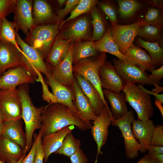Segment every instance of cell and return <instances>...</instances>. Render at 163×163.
Returning <instances> with one entry per match:
<instances>
[{"mask_svg":"<svg viewBox=\"0 0 163 163\" xmlns=\"http://www.w3.org/2000/svg\"><path fill=\"white\" fill-rule=\"evenodd\" d=\"M117 2L120 18L127 21L139 18L149 6L147 0H118Z\"/></svg>","mask_w":163,"mask_h":163,"instance_id":"20","label":"cell"},{"mask_svg":"<svg viewBox=\"0 0 163 163\" xmlns=\"http://www.w3.org/2000/svg\"><path fill=\"white\" fill-rule=\"evenodd\" d=\"M42 136L40 130L35 137L37 148L34 159V163H43L44 154L42 145Z\"/></svg>","mask_w":163,"mask_h":163,"instance_id":"42","label":"cell"},{"mask_svg":"<svg viewBox=\"0 0 163 163\" xmlns=\"http://www.w3.org/2000/svg\"><path fill=\"white\" fill-rule=\"evenodd\" d=\"M150 145L163 146V126L158 124L155 126Z\"/></svg>","mask_w":163,"mask_h":163,"instance_id":"41","label":"cell"},{"mask_svg":"<svg viewBox=\"0 0 163 163\" xmlns=\"http://www.w3.org/2000/svg\"><path fill=\"white\" fill-rule=\"evenodd\" d=\"M142 19L143 25H149L162 28L163 8L149 6L143 12Z\"/></svg>","mask_w":163,"mask_h":163,"instance_id":"34","label":"cell"},{"mask_svg":"<svg viewBox=\"0 0 163 163\" xmlns=\"http://www.w3.org/2000/svg\"><path fill=\"white\" fill-rule=\"evenodd\" d=\"M124 55L133 61L144 71L151 72L155 69L149 55L144 50L133 44Z\"/></svg>","mask_w":163,"mask_h":163,"instance_id":"30","label":"cell"},{"mask_svg":"<svg viewBox=\"0 0 163 163\" xmlns=\"http://www.w3.org/2000/svg\"><path fill=\"white\" fill-rule=\"evenodd\" d=\"M60 23L57 21L54 24L35 26L24 41L46 59L60 30Z\"/></svg>","mask_w":163,"mask_h":163,"instance_id":"3","label":"cell"},{"mask_svg":"<svg viewBox=\"0 0 163 163\" xmlns=\"http://www.w3.org/2000/svg\"><path fill=\"white\" fill-rule=\"evenodd\" d=\"M98 52L93 46L91 40L74 41L72 59L73 65L82 59L97 55Z\"/></svg>","mask_w":163,"mask_h":163,"instance_id":"32","label":"cell"},{"mask_svg":"<svg viewBox=\"0 0 163 163\" xmlns=\"http://www.w3.org/2000/svg\"><path fill=\"white\" fill-rule=\"evenodd\" d=\"M32 5V16L35 26L44 25L47 23L56 22L52 8L46 1L35 0Z\"/></svg>","mask_w":163,"mask_h":163,"instance_id":"25","label":"cell"},{"mask_svg":"<svg viewBox=\"0 0 163 163\" xmlns=\"http://www.w3.org/2000/svg\"><path fill=\"white\" fill-rule=\"evenodd\" d=\"M71 125L85 131L91 129L92 124L79 113L62 104L50 102L44 107L40 129L42 137Z\"/></svg>","mask_w":163,"mask_h":163,"instance_id":"1","label":"cell"},{"mask_svg":"<svg viewBox=\"0 0 163 163\" xmlns=\"http://www.w3.org/2000/svg\"><path fill=\"white\" fill-rule=\"evenodd\" d=\"M74 129V126H68L42 137V145L44 154L45 163L47 162L49 156L61 147L66 135L72 132Z\"/></svg>","mask_w":163,"mask_h":163,"instance_id":"21","label":"cell"},{"mask_svg":"<svg viewBox=\"0 0 163 163\" xmlns=\"http://www.w3.org/2000/svg\"><path fill=\"white\" fill-rule=\"evenodd\" d=\"M98 2V1L96 0H80L78 4L71 12L70 16L61 22L59 29L67 22L76 18L81 15L90 13L93 6L96 5Z\"/></svg>","mask_w":163,"mask_h":163,"instance_id":"38","label":"cell"},{"mask_svg":"<svg viewBox=\"0 0 163 163\" xmlns=\"http://www.w3.org/2000/svg\"><path fill=\"white\" fill-rule=\"evenodd\" d=\"M97 4L107 16L111 25L118 24V8L113 2L109 1H98Z\"/></svg>","mask_w":163,"mask_h":163,"instance_id":"39","label":"cell"},{"mask_svg":"<svg viewBox=\"0 0 163 163\" xmlns=\"http://www.w3.org/2000/svg\"><path fill=\"white\" fill-rule=\"evenodd\" d=\"M77 82L88 99L96 116L106 107L99 92L89 81L82 76L74 74Z\"/></svg>","mask_w":163,"mask_h":163,"instance_id":"23","label":"cell"},{"mask_svg":"<svg viewBox=\"0 0 163 163\" xmlns=\"http://www.w3.org/2000/svg\"><path fill=\"white\" fill-rule=\"evenodd\" d=\"M148 5L155 7L163 8V1L160 0H147Z\"/></svg>","mask_w":163,"mask_h":163,"instance_id":"50","label":"cell"},{"mask_svg":"<svg viewBox=\"0 0 163 163\" xmlns=\"http://www.w3.org/2000/svg\"><path fill=\"white\" fill-rule=\"evenodd\" d=\"M152 120L146 121L134 120L131 124L132 131L135 137L139 144V152L145 153L149 145L155 127Z\"/></svg>","mask_w":163,"mask_h":163,"instance_id":"19","label":"cell"},{"mask_svg":"<svg viewBox=\"0 0 163 163\" xmlns=\"http://www.w3.org/2000/svg\"><path fill=\"white\" fill-rule=\"evenodd\" d=\"M24 150L18 144L6 136L0 137V160L6 163H13L19 160L24 154Z\"/></svg>","mask_w":163,"mask_h":163,"instance_id":"24","label":"cell"},{"mask_svg":"<svg viewBox=\"0 0 163 163\" xmlns=\"http://www.w3.org/2000/svg\"><path fill=\"white\" fill-rule=\"evenodd\" d=\"M100 78L103 89L119 93L123 91L125 85L110 61H106L101 67Z\"/></svg>","mask_w":163,"mask_h":163,"instance_id":"17","label":"cell"},{"mask_svg":"<svg viewBox=\"0 0 163 163\" xmlns=\"http://www.w3.org/2000/svg\"><path fill=\"white\" fill-rule=\"evenodd\" d=\"M81 145L80 141L75 138L71 132L66 135L61 146L54 153L70 157L80 148Z\"/></svg>","mask_w":163,"mask_h":163,"instance_id":"35","label":"cell"},{"mask_svg":"<svg viewBox=\"0 0 163 163\" xmlns=\"http://www.w3.org/2000/svg\"><path fill=\"white\" fill-rule=\"evenodd\" d=\"M151 73L149 75V78L152 83L158 84L163 77V66L156 69H154L151 72Z\"/></svg>","mask_w":163,"mask_h":163,"instance_id":"44","label":"cell"},{"mask_svg":"<svg viewBox=\"0 0 163 163\" xmlns=\"http://www.w3.org/2000/svg\"><path fill=\"white\" fill-rule=\"evenodd\" d=\"M32 0H16L13 8L15 30L27 35L35 26L32 16Z\"/></svg>","mask_w":163,"mask_h":163,"instance_id":"13","label":"cell"},{"mask_svg":"<svg viewBox=\"0 0 163 163\" xmlns=\"http://www.w3.org/2000/svg\"><path fill=\"white\" fill-rule=\"evenodd\" d=\"M162 29L151 25H143L139 28L137 36L146 41L159 42L162 39Z\"/></svg>","mask_w":163,"mask_h":163,"instance_id":"37","label":"cell"},{"mask_svg":"<svg viewBox=\"0 0 163 163\" xmlns=\"http://www.w3.org/2000/svg\"><path fill=\"white\" fill-rule=\"evenodd\" d=\"M106 53L99 52L96 56L82 59L73 66L74 74L82 76L90 82L100 94L108 109L109 108L103 94L100 78V71L107 61Z\"/></svg>","mask_w":163,"mask_h":163,"instance_id":"4","label":"cell"},{"mask_svg":"<svg viewBox=\"0 0 163 163\" xmlns=\"http://www.w3.org/2000/svg\"><path fill=\"white\" fill-rule=\"evenodd\" d=\"M155 88L152 89L151 91L155 94H158L161 92L163 91V87L160 86L158 84H153Z\"/></svg>","mask_w":163,"mask_h":163,"instance_id":"51","label":"cell"},{"mask_svg":"<svg viewBox=\"0 0 163 163\" xmlns=\"http://www.w3.org/2000/svg\"><path fill=\"white\" fill-rule=\"evenodd\" d=\"M15 26L13 22H11L6 18L2 19L0 40L10 43L16 47L24 54L18 45L16 37Z\"/></svg>","mask_w":163,"mask_h":163,"instance_id":"36","label":"cell"},{"mask_svg":"<svg viewBox=\"0 0 163 163\" xmlns=\"http://www.w3.org/2000/svg\"><path fill=\"white\" fill-rule=\"evenodd\" d=\"M37 78L22 66L8 69L0 76V89H10L23 84L34 83Z\"/></svg>","mask_w":163,"mask_h":163,"instance_id":"15","label":"cell"},{"mask_svg":"<svg viewBox=\"0 0 163 163\" xmlns=\"http://www.w3.org/2000/svg\"><path fill=\"white\" fill-rule=\"evenodd\" d=\"M112 117L110 109L105 107L99 115L93 121L91 129L92 135L97 147V156L95 163H97L99 154L102 155L101 151L102 147L104 145L108 135V128L111 125Z\"/></svg>","mask_w":163,"mask_h":163,"instance_id":"11","label":"cell"},{"mask_svg":"<svg viewBox=\"0 0 163 163\" xmlns=\"http://www.w3.org/2000/svg\"><path fill=\"white\" fill-rule=\"evenodd\" d=\"M74 77L73 85L74 93V105L83 117L90 121H94L97 116L93 111L90 102L78 85Z\"/></svg>","mask_w":163,"mask_h":163,"instance_id":"26","label":"cell"},{"mask_svg":"<svg viewBox=\"0 0 163 163\" xmlns=\"http://www.w3.org/2000/svg\"><path fill=\"white\" fill-rule=\"evenodd\" d=\"M90 13L93 28L91 40L95 42L100 39L105 34L107 28V23L103 12L96 5L93 6Z\"/></svg>","mask_w":163,"mask_h":163,"instance_id":"31","label":"cell"},{"mask_svg":"<svg viewBox=\"0 0 163 163\" xmlns=\"http://www.w3.org/2000/svg\"><path fill=\"white\" fill-rule=\"evenodd\" d=\"M2 135L19 145L24 150L26 140L21 119L4 122Z\"/></svg>","mask_w":163,"mask_h":163,"instance_id":"29","label":"cell"},{"mask_svg":"<svg viewBox=\"0 0 163 163\" xmlns=\"http://www.w3.org/2000/svg\"><path fill=\"white\" fill-rule=\"evenodd\" d=\"M138 86L142 90L146 92L149 95H152L155 96V100L160 101L162 104H163V94H155L153 93L151 91L148 90L145 88L143 85L138 84Z\"/></svg>","mask_w":163,"mask_h":163,"instance_id":"48","label":"cell"},{"mask_svg":"<svg viewBox=\"0 0 163 163\" xmlns=\"http://www.w3.org/2000/svg\"><path fill=\"white\" fill-rule=\"evenodd\" d=\"M113 64L117 73L126 84L131 83L152 85L149 75L136 65L126 63L118 59L113 60Z\"/></svg>","mask_w":163,"mask_h":163,"instance_id":"12","label":"cell"},{"mask_svg":"<svg viewBox=\"0 0 163 163\" xmlns=\"http://www.w3.org/2000/svg\"><path fill=\"white\" fill-rule=\"evenodd\" d=\"M136 163H158V162L155 158L146 154L145 155Z\"/></svg>","mask_w":163,"mask_h":163,"instance_id":"49","label":"cell"},{"mask_svg":"<svg viewBox=\"0 0 163 163\" xmlns=\"http://www.w3.org/2000/svg\"><path fill=\"white\" fill-rule=\"evenodd\" d=\"M66 1V0H58L57 1L59 6L60 7H62L65 3Z\"/></svg>","mask_w":163,"mask_h":163,"instance_id":"55","label":"cell"},{"mask_svg":"<svg viewBox=\"0 0 163 163\" xmlns=\"http://www.w3.org/2000/svg\"><path fill=\"white\" fill-rule=\"evenodd\" d=\"M80 0H66L64 8L58 9L57 11V21L61 23L66 16L71 12L79 2Z\"/></svg>","mask_w":163,"mask_h":163,"instance_id":"40","label":"cell"},{"mask_svg":"<svg viewBox=\"0 0 163 163\" xmlns=\"http://www.w3.org/2000/svg\"><path fill=\"white\" fill-rule=\"evenodd\" d=\"M26 156V154L24 153L23 155L19 160L13 163H22L23 160Z\"/></svg>","mask_w":163,"mask_h":163,"instance_id":"56","label":"cell"},{"mask_svg":"<svg viewBox=\"0 0 163 163\" xmlns=\"http://www.w3.org/2000/svg\"><path fill=\"white\" fill-rule=\"evenodd\" d=\"M133 111H128L122 118L112 120L111 125L117 127L120 129L124 139L126 156L128 158L134 159L139 155V144L133 133L131 124L135 120Z\"/></svg>","mask_w":163,"mask_h":163,"instance_id":"7","label":"cell"},{"mask_svg":"<svg viewBox=\"0 0 163 163\" xmlns=\"http://www.w3.org/2000/svg\"><path fill=\"white\" fill-rule=\"evenodd\" d=\"M89 16L86 14L71 20L65 28L60 29L62 30L57 36L72 41L91 40L92 25Z\"/></svg>","mask_w":163,"mask_h":163,"instance_id":"8","label":"cell"},{"mask_svg":"<svg viewBox=\"0 0 163 163\" xmlns=\"http://www.w3.org/2000/svg\"><path fill=\"white\" fill-rule=\"evenodd\" d=\"M123 91L126 102L136 112L137 120L146 121L153 116L154 108L150 95L134 84H126Z\"/></svg>","mask_w":163,"mask_h":163,"instance_id":"5","label":"cell"},{"mask_svg":"<svg viewBox=\"0 0 163 163\" xmlns=\"http://www.w3.org/2000/svg\"><path fill=\"white\" fill-rule=\"evenodd\" d=\"M155 104L156 106L158 107L159 110L162 117H163V107L162 105V103L158 101L155 100Z\"/></svg>","mask_w":163,"mask_h":163,"instance_id":"53","label":"cell"},{"mask_svg":"<svg viewBox=\"0 0 163 163\" xmlns=\"http://www.w3.org/2000/svg\"><path fill=\"white\" fill-rule=\"evenodd\" d=\"M0 163H6L5 162L0 160Z\"/></svg>","mask_w":163,"mask_h":163,"instance_id":"58","label":"cell"},{"mask_svg":"<svg viewBox=\"0 0 163 163\" xmlns=\"http://www.w3.org/2000/svg\"><path fill=\"white\" fill-rule=\"evenodd\" d=\"M4 122V117L0 109V137L2 135Z\"/></svg>","mask_w":163,"mask_h":163,"instance_id":"52","label":"cell"},{"mask_svg":"<svg viewBox=\"0 0 163 163\" xmlns=\"http://www.w3.org/2000/svg\"><path fill=\"white\" fill-rule=\"evenodd\" d=\"M152 157L155 158L158 163H163V154L156 155Z\"/></svg>","mask_w":163,"mask_h":163,"instance_id":"54","label":"cell"},{"mask_svg":"<svg viewBox=\"0 0 163 163\" xmlns=\"http://www.w3.org/2000/svg\"><path fill=\"white\" fill-rule=\"evenodd\" d=\"M137 41L139 44L149 53L155 69L163 66V49L159 46V42H150L140 38Z\"/></svg>","mask_w":163,"mask_h":163,"instance_id":"33","label":"cell"},{"mask_svg":"<svg viewBox=\"0 0 163 163\" xmlns=\"http://www.w3.org/2000/svg\"><path fill=\"white\" fill-rule=\"evenodd\" d=\"M74 41H72L64 59L55 66L46 65L54 78L58 82L69 87H73L74 80L72 59Z\"/></svg>","mask_w":163,"mask_h":163,"instance_id":"14","label":"cell"},{"mask_svg":"<svg viewBox=\"0 0 163 163\" xmlns=\"http://www.w3.org/2000/svg\"><path fill=\"white\" fill-rule=\"evenodd\" d=\"M148 154L152 157L155 155L163 154V146H156L149 145L146 149Z\"/></svg>","mask_w":163,"mask_h":163,"instance_id":"47","label":"cell"},{"mask_svg":"<svg viewBox=\"0 0 163 163\" xmlns=\"http://www.w3.org/2000/svg\"><path fill=\"white\" fill-rule=\"evenodd\" d=\"M69 157L71 163H87L88 161L86 156L80 148Z\"/></svg>","mask_w":163,"mask_h":163,"instance_id":"45","label":"cell"},{"mask_svg":"<svg viewBox=\"0 0 163 163\" xmlns=\"http://www.w3.org/2000/svg\"><path fill=\"white\" fill-rule=\"evenodd\" d=\"M18 90L22 106V118L25 125L26 140L24 153L28 152L33 144V137L35 131L42 127V113L44 107H37L34 104L29 94L27 84L18 86Z\"/></svg>","mask_w":163,"mask_h":163,"instance_id":"2","label":"cell"},{"mask_svg":"<svg viewBox=\"0 0 163 163\" xmlns=\"http://www.w3.org/2000/svg\"><path fill=\"white\" fill-rule=\"evenodd\" d=\"M93 46L98 52L108 53L115 56L126 63L136 64L133 61L120 52L112 37L110 27L107 28L105 34L100 39L93 42Z\"/></svg>","mask_w":163,"mask_h":163,"instance_id":"22","label":"cell"},{"mask_svg":"<svg viewBox=\"0 0 163 163\" xmlns=\"http://www.w3.org/2000/svg\"><path fill=\"white\" fill-rule=\"evenodd\" d=\"M22 54L12 44L0 40V74L9 69L22 66Z\"/></svg>","mask_w":163,"mask_h":163,"instance_id":"18","label":"cell"},{"mask_svg":"<svg viewBox=\"0 0 163 163\" xmlns=\"http://www.w3.org/2000/svg\"><path fill=\"white\" fill-rule=\"evenodd\" d=\"M15 31L17 43L24 53L22 54V66L36 78L38 77L39 78L41 73L46 75L48 73V70L41 55L37 50L24 41L19 35L18 30H15Z\"/></svg>","mask_w":163,"mask_h":163,"instance_id":"6","label":"cell"},{"mask_svg":"<svg viewBox=\"0 0 163 163\" xmlns=\"http://www.w3.org/2000/svg\"><path fill=\"white\" fill-rule=\"evenodd\" d=\"M16 0H0V20L13 12Z\"/></svg>","mask_w":163,"mask_h":163,"instance_id":"43","label":"cell"},{"mask_svg":"<svg viewBox=\"0 0 163 163\" xmlns=\"http://www.w3.org/2000/svg\"><path fill=\"white\" fill-rule=\"evenodd\" d=\"M103 93L110 105L112 120H118L128 112L124 93H116L103 89Z\"/></svg>","mask_w":163,"mask_h":163,"instance_id":"27","label":"cell"},{"mask_svg":"<svg viewBox=\"0 0 163 163\" xmlns=\"http://www.w3.org/2000/svg\"><path fill=\"white\" fill-rule=\"evenodd\" d=\"M143 25V22L141 18L131 24L111 25V32L113 38L119 50L124 55L133 45L137 35L139 28Z\"/></svg>","mask_w":163,"mask_h":163,"instance_id":"10","label":"cell"},{"mask_svg":"<svg viewBox=\"0 0 163 163\" xmlns=\"http://www.w3.org/2000/svg\"><path fill=\"white\" fill-rule=\"evenodd\" d=\"M36 148V143L34 140L29 152L24 158L22 163H34Z\"/></svg>","mask_w":163,"mask_h":163,"instance_id":"46","label":"cell"},{"mask_svg":"<svg viewBox=\"0 0 163 163\" xmlns=\"http://www.w3.org/2000/svg\"><path fill=\"white\" fill-rule=\"evenodd\" d=\"M48 72L45 75V81L52 90L53 98L51 102L62 104L74 111L79 113L73 103L74 98L73 87L68 86L58 82L54 78L48 69Z\"/></svg>","mask_w":163,"mask_h":163,"instance_id":"16","label":"cell"},{"mask_svg":"<svg viewBox=\"0 0 163 163\" xmlns=\"http://www.w3.org/2000/svg\"><path fill=\"white\" fill-rule=\"evenodd\" d=\"M72 42L57 36L46 59V63L53 67L61 62L66 56Z\"/></svg>","mask_w":163,"mask_h":163,"instance_id":"28","label":"cell"},{"mask_svg":"<svg viewBox=\"0 0 163 163\" xmlns=\"http://www.w3.org/2000/svg\"><path fill=\"white\" fill-rule=\"evenodd\" d=\"M0 109L5 122L21 119L22 106L18 89H0Z\"/></svg>","mask_w":163,"mask_h":163,"instance_id":"9","label":"cell"},{"mask_svg":"<svg viewBox=\"0 0 163 163\" xmlns=\"http://www.w3.org/2000/svg\"><path fill=\"white\" fill-rule=\"evenodd\" d=\"M2 23V19L0 20V32H1V27Z\"/></svg>","mask_w":163,"mask_h":163,"instance_id":"57","label":"cell"}]
</instances>
